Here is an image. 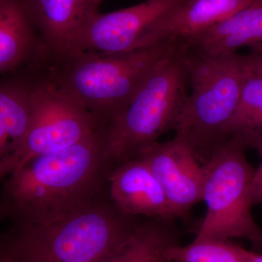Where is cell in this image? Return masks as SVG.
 Here are the masks:
<instances>
[{"label": "cell", "instance_id": "obj_1", "mask_svg": "<svg viewBox=\"0 0 262 262\" xmlns=\"http://www.w3.org/2000/svg\"><path fill=\"white\" fill-rule=\"evenodd\" d=\"M108 195L101 129L82 142L32 158L0 192V222L48 225Z\"/></svg>", "mask_w": 262, "mask_h": 262}, {"label": "cell", "instance_id": "obj_2", "mask_svg": "<svg viewBox=\"0 0 262 262\" xmlns=\"http://www.w3.org/2000/svg\"><path fill=\"white\" fill-rule=\"evenodd\" d=\"M162 42L117 54L77 51L56 58H43L34 70L95 115L102 123L121 113L155 67L180 48Z\"/></svg>", "mask_w": 262, "mask_h": 262}, {"label": "cell", "instance_id": "obj_3", "mask_svg": "<svg viewBox=\"0 0 262 262\" xmlns=\"http://www.w3.org/2000/svg\"><path fill=\"white\" fill-rule=\"evenodd\" d=\"M143 219L122 213L108 194L50 225L11 226L0 246L15 262H101Z\"/></svg>", "mask_w": 262, "mask_h": 262}, {"label": "cell", "instance_id": "obj_4", "mask_svg": "<svg viewBox=\"0 0 262 262\" xmlns=\"http://www.w3.org/2000/svg\"><path fill=\"white\" fill-rule=\"evenodd\" d=\"M189 94L185 49L180 47L155 67L126 107L101 127L108 175L174 130Z\"/></svg>", "mask_w": 262, "mask_h": 262}, {"label": "cell", "instance_id": "obj_5", "mask_svg": "<svg viewBox=\"0 0 262 262\" xmlns=\"http://www.w3.org/2000/svg\"><path fill=\"white\" fill-rule=\"evenodd\" d=\"M189 94L174 131L187 141L203 165L233 116L248 72L244 55L208 56L186 49Z\"/></svg>", "mask_w": 262, "mask_h": 262}, {"label": "cell", "instance_id": "obj_6", "mask_svg": "<svg viewBox=\"0 0 262 262\" xmlns=\"http://www.w3.org/2000/svg\"><path fill=\"white\" fill-rule=\"evenodd\" d=\"M239 141L226 139L203 164L206 216L194 241L245 238L259 245L262 229L255 222L248 190L255 169Z\"/></svg>", "mask_w": 262, "mask_h": 262}, {"label": "cell", "instance_id": "obj_7", "mask_svg": "<svg viewBox=\"0 0 262 262\" xmlns=\"http://www.w3.org/2000/svg\"><path fill=\"white\" fill-rule=\"evenodd\" d=\"M32 118L24 140L20 166L35 157L56 152L92 137L101 121L51 81L32 80Z\"/></svg>", "mask_w": 262, "mask_h": 262}, {"label": "cell", "instance_id": "obj_8", "mask_svg": "<svg viewBox=\"0 0 262 262\" xmlns=\"http://www.w3.org/2000/svg\"><path fill=\"white\" fill-rule=\"evenodd\" d=\"M183 1L146 0L106 14L98 13L80 33L72 53L92 51L110 55L141 49L151 27Z\"/></svg>", "mask_w": 262, "mask_h": 262}, {"label": "cell", "instance_id": "obj_9", "mask_svg": "<svg viewBox=\"0 0 262 262\" xmlns=\"http://www.w3.org/2000/svg\"><path fill=\"white\" fill-rule=\"evenodd\" d=\"M137 158L145 162L160 183L174 219L203 201L204 167L182 138L158 141Z\"/></svg>", "mask_w": 262, "mask_h": 262}, {"label": "cell", "instance_id": "obj_10", "mask_svg": "<svg viewBox=\"0 0 262 262\" xmlns=\"http://www.w3.org/2000/svg\"><path fill=\"white\" fill-rule=\"evenodd\" d=\"M44 49V58L73 51L77 38L103 0H22Z\"/></svg>", "mask_w": 262, "mask_h": 262}, {"label": "cell", "instance_id": "obj_11", "mask_svg": "<svg viewBox=\"0 0 262 262\" xmlns=\"http://www.w3.org/2000/svg\"><path fill=\"white\" fill-rule=\"evenodd\" d=\"M108 194L125 214L151 220H175L160 183L144 160L134 158L108 175Z\"/></svg>", "mask_w": 262, "mask_h": 262}, {"label": "cell", "instance_id": "obj_12", "mask_svg": "<svg viewBox=\"0 0 262 262\" xmlns=\"http://www.w3.org/2000/svg\"><path fill=\"white\" fill-rule=\"evenodd\" d=\"M253 0H184L150 29L141 48L162 42L184 47L202 33L220 24Z\"/></svg>", "mask_w": 262, "mask_h": 262}, {"label": "cell", "instance_id": "obj_13", "mask_svg": "<svg viewBox=\"0 0 262 262\" xmlns=\"http://www.w3.org/2000/svg\"><path fill=\"white\" fill-rule=\"evenodd\" d=\"M32 80L0 82V182L18 168L32 118Z\"/></svg>", "mask_w": 262, "mask_h": 262}, {"label": "cell", "instance_id": "obj_14", "mask_svg": "<svg viewBox=\"0 0 262 262\" xmlns=\"http://www.w3.org/2000/svg\"><path fill=\"white\" fill-rule=\"evenodd\" d=\"M44 56L39 34L22 0H0V75L35 64Z\"/></svg>", "mask_w": 262, "mask_h": 262}, {"label": "cell", "instance_id": "obj_15", "mask_svg": "<svg viewBox=\"0 0 262 262\" xmlns=\"http://www.w3.org/2000/svg\"><path fill=\"white\" fill-rule=\"evenodd\" d=\"M262 44V0H253L220 24L202 33L184 48L208 56L236 53Z\"/></svg>", "mask_w": 262, "mask_h": 262}, {"label": "cell", "instance_id": "obj_16", "mask_svg": "<svg viewBox=\"0 0 262 262\" xmlns=\"http://www.w3.org/2000/svg\"><path fill=\"white\" fill-rule=\"evenodd\" d=\"M171 220L143 219L126 241L101 262H163L169 248L179 244Z\"/></svg>", "mask_w": 262, "mask_h": 262}, {"label": "cell", "instance_id": "obj_17", "mask_svg": "<svg viewBox=\"0 0 262 262\" xmlns=\"http://www.w3.org/2000/svg\"><path fill=\"white\" fill-rule=\"evenodd\" d=\"M225 137L239 141L258 152L262 149V77L248 67L238 105Z\"/></svg>", "mask_w": 262, "mask_h": 262}, {"label": "cell", "instance_id": "obj_18", "mask_svg": "<svg viewBox=\"0 0 262 262\" xmlns=\"http://www.w3.org/2000/svg\"><path fill=\"white\" fill-rule=\"evenodd\" d=\"M249 256V251L229 241L205 239L169 248L164 254V261L250 262Z\"/></svg>", "mask_w": 262, "mask_h": 262}, {"label": "cell", "instance_id": "obj_19", "mask_svg": "<svg viewBox=\"0 0 262 262\" xmlns=\"http://www.w3.org/2000/svg\"><path fill=\"white\" fill-rule=\"evenodd\" d=\"M262 158V149L258 151ZM248 201L251 206L262 203V161L257 169H255L252 180L248 190Z\"/></svg>", "mask_w": 262, "mask_h": 262}, {"label": "cell", "instance_id": "obj_20", "mask_svg": "<svg viewBox=\"0 0 262 262\" xmlns=\"http://www.w3.org/2000/svg\"><path fill=\"white\" fill-rule=\"evenodd\" d=\"M248 67L255 73L262 77V44L250 48V52L245 55Z\"/></svg>", "mask_w": 262, "mask_h": 262}, {"label": "cell", "instance_id": "obj_21", "mask_svg": "<svg viewBox=\"0 0 262 262\" xmlns=\"http://www.w3.org/2000/svg\"><path fill=\"white\" fill-rule=\"evenodd\" d=\"M0 262H15L1 246H0Z\"/></svg>", "mask_w": 262, "mask_h": 262}, {"label": "cell", "instance_id": "obj_22", "mask_svg": "<svg viewBox=\"0 0 262 262\" xmlns=\"http://www.w3.org/2000/svg\"><path fill=\"white\" fill-rule=\"evenodd\" d=\"M250 262H262V254L250 251Z\"/></svg>", "mask_w": 262, "mask_h": 262}, {"label": "cell", "instance_id": "obj_23", "mask_svg": "<svg viewBox=\"0 0 262 262\" xmlns=\"http://www.w3.org/2000/svg\"><path fill=\"white\" fill-rule=\"evenodd\" d=\"M259 245H262V235L261 236V237H260L259 238Z\"/></svg>", "mask_w": 262, "mask_h": 262}, {"label": "cell", "instance_id": "obj_24", "mask_svg": "<svg viewBox=\"0 0 262 262\" xmlns=\"http://www.w3.org/2000/svg\"><path fill=\"white\" fill-rule=\"evenodd\" d=\"M163 262H171V261H163Z\"/></svg>", "mask_w": 262, "mask_h": 262}, {"label": "cell", "instance_id": "obj_25", "mask_svg": "<svg viewBox=\"0 0 262 262\" xmlns=\"http://www.w3.org/2000/svg\"><path fill=\"white\" fill-rule=\"evenodd\" d=\"M261 204H262V203H261Z\"/></svg>", "mask_w": 262, "mask_h": 262}]
</instances>
